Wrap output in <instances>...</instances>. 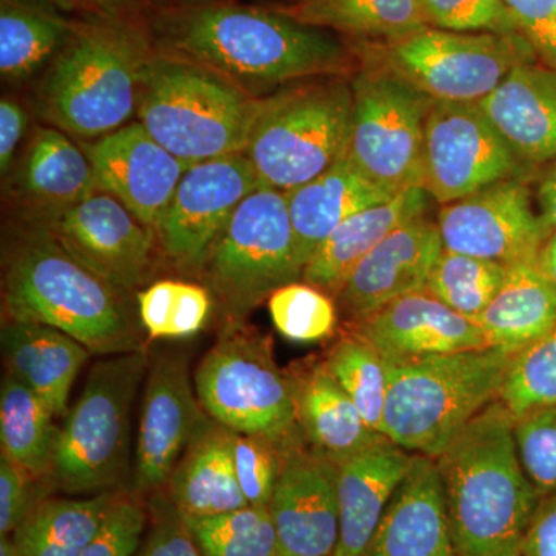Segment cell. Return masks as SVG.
<instances>
[{
    "mask_svg": "<svg viewBox=\"0 0 556 556\" xmlns=\"http://www.w3.org/2000/svg\"><path fill=\"white\" fill-rule=\"evenodd\" d=\"M163 51L215 70L258 97L270 87L342 76L354 65L345 43L325 28L280 10L239 3H201L161 14Z\"/></svg>",
    "mask_w": 556,
    "mask_h": 556,
    "instance_id": "6da1fadb",
    "label": "cell"
},
{
    "mask_svg": "<svg viewBox=\"0 0 556 556\" xmlns=\"http://www.w3.org/2000/svg\"><path fill=\"white\" fill-rule=\"evenodd\" d=\"M515 417L497 401L438 457L457 556H518L540 503L519 460Z\"/></svg>",
    "mask_w": 556,
    "mask_h": 556,
    "instance_id": "7a4b0ae2",
    "label": "cell"
},
{
    "mask_svg": "<svg viewBox=\"0 0 556 556\" xmlns=\"http://www.w3.org/2000/svg\"><path fill=\"white\" fill-rule=\"evenodd\" d=\"M7 320L47 325L83 343L93 356L146 350L141 331L113 288L31 225L11 241L3 260Z\"/></svg>",
    "mask_w": 556,
    "mask_h": 556,
    "instance_id": "3957f363",
    "label": "cell"
},
{
    "mask_svg": "<svg viewBox=\"0 0 556 556\" xmlns=\"http://www.w3.org/2000/svg\"><path fill=\"white\" fill-rule=\"evenodd\" d=\"M152 51L134 22L98 16L76 22L40 84V116L83 138H102L127 126Z\"/></svg>",
    "mask_w": 556,
    "mask_h": 556,
    "instance_id": "277c9868",
    "label": "cell"
},
{
    "mask_svg": "<svg viewBox=\"0 0 556 556\" xmlns=\"http://www.w3.org/2000/svg\"><path fill=\"white\" fill-rule=\"evenodd\" d=\"M263 98L199 62L152 51L138 94V123L189 166L243 153Z\"/></svg>",
    "mask_w": 556,
    "mask_h": 556,
    "instance_id": "5b68a950",
    "label": "cell"
},
{
    "mask_svg": "<svg viewBox=\"0 0 556 556\" xmlns=\"http://www.w3.org/2000/svg\"><path fill=\"white\" fill-rule=\"evenodd\" d=\"M515 354L486 346L415 361H387L383 434L415 455L438 457L500 399Z\"/></svg>",
    "mask_w": 556,
    "mask_h": 556,
    "instance_id": "8992f818",
    "label": "cell"
},
{
    "mask_svg": "<svg viewBox=\"0 0 556 556\" xmlns=\"http://www.w3.org/2000/svg\"><path fill=\"white\" fill-rule=\"evenodd\" d=\"M353 90L342 76L289 84L260 105L244 155L260 185L288 192L334 166L350 144Z\"/></svg>",
    "mask_w": 556,
    "mask_h": 556,
    "instance_id": "52a82bcc",
    "label": "cell"
},
{
    "mask_svg": "<svg viewBox=\"0 0 556 556\" xmlns=\"http://www.w3.org/2000/svg\"><path fill=\"white\" fill-rule=\"evenodd\" d=\"M148 350L102 357L54 442L51 482L68 495L113 490L127 460L130 413L148 375Z\"/></svg>",
    "mask_w": 556,
    "mask_h": 556,
    "instance_id": "ba28073f",
    "label": "cell"
},
{
    "mask_svg": "<svg viewBox=\"0 0 556 556\" xmlns=\"http://www.w3.org/2000/svg\"><path fill=\"white\" fill-rule=\"evenodd\" d=\"M269 339L243 320H228L193 375L201 407L241 434L288 441L302 434L289 372L274 361Z\"/></svg>",
    "mask_w": 556,
    "mask_h": 556,
    "instance_id": "9c48e42d",
    "label": "cell"
},
{
    "mask_svg": "<svg viewBox=\"0 0 556 556\" xmlns=\"http://www.w3.org/2000/svg\"><path fill=\"white\" fill-rule=\"evenodd\" d=\"M228 320H243L303 276L285 192L260 186L241 201L203 269Z\"/></svg>",
    "mask_w": 556,
    "mask_h": 556,
    "instance_id": "30bf717a",
    "label": "cell"
},
{
    "mask_svg": "<svg viewBox=\"0 0 556 556\" xmlns=\"http://www.w3.org/2000/svg\"><path fill=\"white\" fill-rule=\"evenodd\" d=\"M351 90L353 116L346 159L393 195L424 188L426 123L434 101L378 64L356 73Z\"/></svg>",
    "mask_w": 556,
    "mask_h": 556,
    "instance_id": "8fae6325",
    "label": "cell"
},
{
    "mask_svg": "<svg viewBox=\"0 0 556 556\" xmlns=\"http://www.w3.org/2000/svg\"><path fill=\"white\" fill-rule=\"evenodd\" d=\"M535 51L521 35L460 33L426 27L382 43L379 65L438 102L484 100Z\"/></svg>",
    "mask_w": 556,
    "mask_h": 556,
    "instance_id": "7c38bea8",
    "label": "cell"
},
{
    "mask_svg": "<svg viewBox=\"0 0 556 556\" xmlns=\"http://www.w3.org/2000/svg\"><path fill=\"white\" fill-rule=\"evenodd\" d=\"M522 163L475 102L434 101L424 142V188L439 204L508 178H525Z\"/></svg>",
    "mask_w": 556,
    "mask_h": 556,
    "instance_id": "4fadbf2b",
    "label": "cell"
},
{
    "mask_svg": "<svg viewBox=\"0 0 556 556\" xmlns=\"http://www.w3.org/2000/svg\"><path fill=\"white\" fill-rule=\"evenodd\" d=\"M260 186L244 153L190 166L155 230L164 257L182 273H203L237 207Z\"/></svg>",
    "mask_w": 556,
    "mask_h": 556,
    "instance_id": "5bb4252c",
    "label": "cell"
},
{
    "mask_svg": "<svg viewBox=\"0 0 556 556\" xmlns=\"http://www.w3.org/2000/svg\"><path fill=\"white\" fill-rule=\"evenodd\" d=\"M31 225L47 230L80 265L119 291L142 287L155 270V230L100 190Z\"/></svg>",
    "mask_w": 556,
    "mask_h": 556,
    "instance_id": "9a60e30c",
    "label": "cell"
},
{
    "mask_svg": "<svg viewBox=\"0 0 556 556\" xmlns=\"http://www.w3.org/2000/svg\"><path fill=\"white\" fill-rule=\"evenodd\" d=\"M438 228L445 251L504 266L535 265L551 229L533 211L525 178H508L442 204Z\"/></svg>",
    "mask_w": 556,
    "mask_h": 556,
    "instance_id": "2e32d148",
    "label": "cell"
},
{
    "mask_svg": "<svg viewBox=\"0 0 556 556\" xmlns=\"http://www.w3.org/2000/svg\"><path fill=\"white\" fill-rule=\"evenodd\" d=\"M212 422L192 387L188 361L178 354L153 358L139 417L137 495L163 493L186 450Z\"/></svg>",
    "mask_w": 556,
    "mask_h": 556,
    "instance_id": "e0dca14e",
    "label": "cell"
},
{
    "mask_svg": "<svg viewBox=\"0 0 556 556\" xmlns=\"http://www.w3.org/2000/svg\"><path fill=\"white\" fill-rule=\"evenodd\" d=\"M269 511L278 556H334L340 535L338 466L314 452L305 438L292 442Z\"/></svg>",
    "mask_w": 556,
    "mask_h": 556,
    "instance_id": "ac0fdd59",
    "label": "cell"
},
{
    "mask_svg": "<svg viewBox=\"0 0 556 556\" xmlns=\"http://www.w3.org/2000/svg\"><path fill=\"white\" fill-rule=\"evenodd\" d=\"M86 153L97 190L115 197L153 230L190 167L150 137L141 123L98 138Z\"/></svg>",
    "mask_w": 556,
    "mask_h": 556,
    "instance_id": "d6986e66",
    "label": "cell"
},
{
    "mask_svg": "<svg viewBox=\"0 0 556 556\" xmlns=\"http://www.w3.org/2000/svg\"><path fill=\"white\" fill-rule=\"evenodd\" d=\"M442 252L438 223L420 217L401 226L346 278L334 298L339 313L354 325L394 300L426 291Z\"/></svg>",
    "mask_w": 556,
    "mask_h": 556,
    "instance_id": "ffe728a7",
    "label": "cell"
},
{
    "mask_svg": "<svg viewBox=\"0 0 556 556\" xmlns=\"http://www.w3.org/2000/svg\"><path fill=\"white\" fill-rule=\"evenodd\" d=\"M351 332L388 362L463 353L490 346L477 321L428 294L415 292L388 303L353 325Z\"/></svg>",
    "mask_w": 556,
    "mask_h": 556,
    "instance_id": "44dd1931",
    "label": "cell"
},
{
    "mask_svg": "<svg viewBox=\"0 0 556 556\" xmlns=\"http://www.w3.org/2000/svg\"><path fill=\"white\" fill-rule=\"evenodd\" d=\"M364 556H457L434 457L413 453Z\"/></svg>",
    "mask_w": 556,
    "mask_h": 556,
    "instance_id": "7402d4cb",
    "label": "cell"
},
{
    "mask_svg": "<svg viewBox=\"0 0 556 556\" xmlns=\"http://www.w3.org/2000/svg\"><path fill=\"white\" fill-rule=\"evenodd\" d=\"M478 105L527 166L556 160V70L521 62Z\"/></svg>",
    "mask_w": 556,
    "mask_h": 556,
    "instance_id": "603a6c76",
    "label": "cell"
},
{
    "mask_svg": "<svg viewBox=\"0 0 556 556\" xmlns=\"http://www.w3.org/2000/svg\"><path fill=\"white\" fill-rule=\"evenodd\" d=\"M288 372L298 426L306 444L318 455L339 466L388 439L365 422L324 361Z\"/></svg>",
    "mask_w": 556,
    "mask_h": 556,
    "instance_id": "cb8c5ba5",
    "label": "cell"
},
{
    "mask_svg": "<svg viewBox=\"0 0 556 556\" xmlns=\"http://www.w3.org/2000/svg\"><path fill=\"white\" fill-rule=\"evenodd\" d=\"M31 223L75 206L97 192L89 156L64 131L36 127L11 182Z\"/></svg>",
    "mask_w": 556,
    "mask_h": 556,
    "instance_id": "d4e9b609",
    "label": "cell"
},
{
    "mask_svg": "<svg viewBox=\"0 0 556 556\" xmlns=\"http://www.w3.org/2000/svg\"><path fill=\"white\" fill-rule=\"evenodd\" d=\"M413 453L390 439L338 466L340 535L334 556H364Z\"/></svg>",
    "mask_w": 556,
    "mask_h": 556,
    "instance_id": "484cf974",
    "label": "cell"
},
{
    "mask_svg": "<svg viewBox=\"0 0 556 556\" xmlns=\"http://www.w3.org/2000/svg\"><path fill=\"white\" fill-rule=\"evenodd\" d=\"M430 199L426 188L419 186L357 212L317 248L303 269L302 280L334 299L372 249L401 226L426 217Z\"/></svg>",
    "mask_w": 556,
    "mask_h": 556,
    "instance_id": "4316f807",
    "label": "cell"
},
{
    "mask_svg": "<svg viewBox=\"0 0 556 556\" xmlns=\"http://www.w3.org/2000/svg\"><path fill=\"white\" fill-rule=\"evenodd\" d=\"M300 265L305 269L317 248L357 212L393 199L346 159L299 188L285 192Z\"/></svg>",
    "mask_w": 556,
    "mask_h": 556,
    "instance_id": "83f0119b",
    "label": "cell"
},
{
    "mask_svg": "<svg viewBox=\"0 0 556 556\" xmlns=\"http://www.w3.org/2000/svg\"><path fill=\"white\" fill-rule=\"evenodd\" d=\"M2 351L9 371L27 383L54 416H64L90 351L60 329L14 320L3 321Z\"/></svg>",
    "mask_w": 556,
    "mask_h": 556,
    "instance_id": "f1b7e54d",
    "label": "cell"
},
{
    "mask_svg": "<svg viewBox=\"0 0 556 556\" xmlns=\"http://www.w3.org/2000/svg\"><path fill=\"white\" fill-rule=\"evenodd\" d=\"M236 431L212 422L186 450L166 495L182 517H212L249 506L233 463Z\"/></svg>",
    "mask_w": 556,
    "mask_h": 556,
    "instance_id": "f546056e",
    "label": "cell"
},
{
    "mask_svg": "<svg viewBox=\"0 0 556 556\" xmlns=\"http://www.w3.org/2000/svg\"><path fill=\"white\" fill-rule=\"evenodd\" d=\"M490 346L517 354L556 325V285L532 263L507 266L503 287L477 318Z\"/></svg>",
    "mask_w": 556,
    "mask_h": 556,
    "instance_id": "4dcf8cb0",
    "label": "cell"
},
{
    "mask_svg": "<svg viewBox=\"0 0 556 556\" xmlns=\"http://www.w3.org/2000/svg\"><path fill=\"white\" fill-rule=\"evenodd\" d=\"M118 492L42 497L14 530L16 556H79L98 535Z\"/></svg>",
    "mask_w": 556,
    "mask_h": 556,
    "instance_id": "1f68e13d",
    "label": "cell"
},
{
    "mask_svg": "<svg viewBox=\"0 0 556 556\" xmlns=\"http://www.w3.org/2000/svg\"><path fill=\"white\" fill-rule=\"evenodd\" d=\"M42 0H0V73L22 83L51 62L67 46L76 22Z\"/></svg>",
    "mask_w": 556,
    "mask_h": 556,
    "instance_id": "d6a6232c",
    "label": "cell"
},
{
    "mask_svg": "<svg viewBox=\"0 0 556 556\" xmlns=\"http://www.w3.org/2000/svg\"><path fill=\"white\" fill-rule=\"evenodd\" d=\"M280 11L314 27L383 43L430 27L420 0H292Z\"/></svg>",
    "mask_w": 556,
    "mask_h": 556,
    "instance_id": "836d02e7",
    "label": "cell"
},
{
    "mask_svg": "<svg viewBox=\"0 0 556 556\" xmlns=\"http://www.w3.org/2000/svg\"><path fill=\"white\" fill-rule=\"evenodd\" d=\"M49 405L7 371L0 387V444L2 455L36 479H50L58 428Z\"/></svg>",
    "mask_w": 556,
    "mask_h": 556,
    "instance_id": "e575fe53",
    "label": "cell"
},
{
    "mask_svg": "<svg viewBox=\"0 0 556 556\" xmlns=\"http://www.w3.org/2000/svg\"><path fill=\"white\" fill-rule=\"evenodd\" d=\"M328 371L356 405L365 422L383 433L388 376L387 361L354 332L340 338L324 358Z\"/></svg>",
    "mask_w": 556,
    "mask_h": 556,
    "instance_id": "d590c367",
    "label": "cell"
},
{
    "mask_svg": "<svg viewBox=\"0 0 556 556\" xmlns=\"http://www.w3.org/2000/svg\"><path fill=\"white\" fill-rule=\"evenodd\" d=\"M212 292L182 280H159L138 294L141 327L152 340L185 339L206 327Z\"/></svg>",
    "mask_w": 556,
    "mask_h": 556,
    "instance_id": "8d00e7d4",
    "label": "cell"
},
{
    "mask_svg": "<svg viewBox=\"0 0 556 556\" xmlns=\"http://www.w3.org/2000/svg\"><path fill=\"white\" fill-rule=\"evenodd\" d=\"M182 519L201 556H278L277 530L268 507L248 506L228 514Z\"/></svg>",
    "mask_w": 556,
    "mask_h": 556,
    "instance_id": "74e56055",
    "label": "cell"
},
{
    "mask_svg": "<svg viewBox=\"0 0 556 556\" xmlns=\"http://www.w3.org/2000/svg\"><path fill=\"white\" fill-rule=\"evenodd\" d=\"M506 270L501 263L444 249L426 291L460 316L477 320L503 287Z\"/></svg>",
    "mask_w": 556,
    "mask_h": 556,
    "instance_id": "f35d334b",
    "label": "cell"
},
{
    "mask_svg": "<svg viewBox=\"0 0 556 556\" xmlns=\"http://www.w3.org/2000/svg\"><path fill=\"white\" fill-rule=\"evenodd\" d=\"M500 401L514 417L556 405V325L511 358Z\"/></svg>",
    "mask_w": 556,
    "mask_h": 556,
    "instance_id": "ab89813d",
    "label": "cell"
},
{
    "mask_svg": "<svg viewBox=\"0 0 556 556\" xmlns=\"http://www.w3.org/2000/svg\"><path fill=\"white\" fill-rule=\"evenodd\" d=\"M268 308L274 327L291 342H320L338 327L336 300L305 281L278 288L268 299Z\"/></svg>",
    "mask_w": 556,
    "mask_h": 556,
    "instance_id": "60d3db41",
    "label": "cell"
},
{
    "mask_svg": "<svg viewBox=\"0 0 556 556\" xmlns=\"http://www.w3.org/2000/svg\"><path fill=\"white\" fill-rule=\"evenodd\" d=\"M300 438L303 434L288 441H277L258 434L236 433L233 463L249 506L269 508L283 467L285 453Z\"/></svg>",
    "mask_w": 556,
    "mask_h": 556,
    "instance_id": "b9f144b4",
    "label": "cell"
},
{
    "mask_svg": "<svg viewBox=\"0 0 556 556\" xmlns=\"http://www.w3.org/2000/svg\"><path fill=\"white\" fill-rule=\"evenodd\" d=\"M519 460L540 496L556 493V405L515 417Z\"/></svg>",
    "mask_w": 556,
    "mask_h": 556,
    "instance_id": "7bdbcfd3",
    "label": "cell"
},
{
    "mask_svg": "<svg viewBox=\"0 0 556 556\" xmlns=\"http://www.w3.org/2000/svg\"><path fill=\"white\" fill-rule=\"evenodd\" d=\"M430 27L460 33L521 35L504 0H420Z\"/></svg>",
    "mask_w": 556,
    "mask_h": 556,
    "instance_id": "ee69618b",
    "label": "cell"
},
{
    "mask_svg": "<svg viewBox=\"0 0 556 556\" xmlns=\"http://www.w3.org/2000/svg\"><path fill=\"white\" fill-rule=\"evenodd\" d=\"M141 496L118 493L98 535L79 556H135L149 522Z\"/></svg>",
    "mask_w": 556,
    "mask_h": 556,
    "instance_id": "f6af8a7d",
    "label": "cell"
},
{
    "mask_svg": "<svg viewBox=\"0 0 556 556\" xmlns=\"http://www.w3.org/2000/svg\"><path fill=\"white\" fill-rule=\"evenodd\" d=\"M149 517L148 536L135 556H201L185 519L166 492L152 496Z\"/></svg>",
    "mask_w": 556,
    "mask_h": 556,
    "instance_id": "bcb514c9",
    "label": "cell"
},
{
    "mask_svg": "<svg viewBox=\"0 0 556 556\" xmlns=\"http://www.w3.org/2000/svg\"><path fill=\"white\" fill-rule=\"evenodd\" d=\"M519 33L548 67L556 70V0H504Z\"/></svg>",
    "mask_w": 556,
    "mask_h": 556,
    "instance_id": "7dc6e473",
    "label": "cell"
},
{
    "mask_svg": "<svg viewBox=\"0 0 556 556\" xmlns=\"http://www.w3.org/2000/svg\"><path fill=\"white\" fill-rule=\"evenodd\" d=\"M24 468L16 466L5 455L0 456V535H13L38 501L35 482Z\"/></svg>",
    "mask_w": 556,
    "mask_h": 556,
    "instance_id": "c3c4849f",
    "label": "cell"
},
{
    "mask_svg": "<svg viewBox=\"0 0 556 556\" xmlns=\"http://www.w3.org/2000/svg\"><path fill=\"white\" fill-rule=\"evenodd\" d=\"M519 554L521 556H556V493L540 497V503L522 538Z\"/></svg>",
    "mask_w": 556,
    "mask_h": 556,
    "instance_id": "681fc988",
    "label": "cell"
},
{
    "mask_svg": "<svg viewBox=\"0 0 556 556\" xmlns=\"http://www.w3.org/2000/svg\"><path fill=\"white\" fill-rule=\"evenodd\" d=\"M27 113L20 102L3 97L0 101V170L3 177L13 169L17 146L27 130Z\"/></svg>",
    "mask_w": 556,
    "mask_h": 556,
    "instance_id": "f907efd6",
    "label": "cell"
},
{
    "mask_svg": "<svg viewBox=\"0 0 556 556\" xmlns=\"http://www.w3.org/2000/svg\"><path fill=\"white\" fill-rule=\"evenodd\" d=\"M80 7L105 20L130 21L141 0H76Z\"/></svg>",
    "mask_w": 556,
    "mask_h": 556,
    "instance_id": "816d5d0a",
    "label": "cell"
},
{
    "mask_svg": "<svg viewBox=\"0 0 556 556\" xmlns=\"http://www.w3.org/2000/svg\"><path fill=\"white\" fill-rule=\"evenodd\" d=\"M536 197L541 207V218L548 229H556V160L541 178Z\"/></svg>",
    "mask_w": 556,
    "mask_h": 556,
    "instance_id": "f5cc1de1",
    "label": "cell"
},
{
    "mask_svg": "<svg viewBox=\"0 0 556 556\" xmlns=\"http://www.w3.org/2000/svg\"><path fill=\"white\" fill-rule=\"evenodd\" d=\"M536 269L556 285V229H552L541 244L535 260Z\"/></svg>",
    "mask_w": 556,
    "mask_h": 556,
    "instance_id": "db71d44e",
    "label": "cell"
},
{
    "mask_svg": "<svg viewBox=\"0 0 556 556\" xmlns=\"http://www.w3.org/2000/svg\"><path fill=\"white\" fill-rule=\"evenodd\" d=\"M0 556H16L11 535H0Z\"/></svg>",
    "mask_w": 556,
    "mask_h": 556,
    "instance_id": "11a10c76",
    "label": "cell"
},
{
    "mask_svg": "<svg viewBox=\"0 0 556 556\" xmlns=\"http://www.w3.org/2000/svg\"><path fill=\"white\" fill-rule=\"evenodd\" d=\"M42 2L50 3V5L56 7V9L65 11V13H70V11L79 7V3L76 2V0H42Z\"/></svg>",
    "mask_w": 556,
    "mask_h": 556,
    "instance_id": "9f6ffc18",
    "label": "cell"
},
{
    "mask_svg": "<svg viewBox=\"0 0 556 556\" xmlns=\"http://www.w3.org/2000/svg\"><path fill=\"white\" fill-rule=\"evenodd\" d=\"M518 556H521V555H518Z\"/></svg>",
    "mask_w": 556,
    "mask_h": 556,
    "instance_id": "6f0895ef",
    "label": "cell"
}]
</instances>
